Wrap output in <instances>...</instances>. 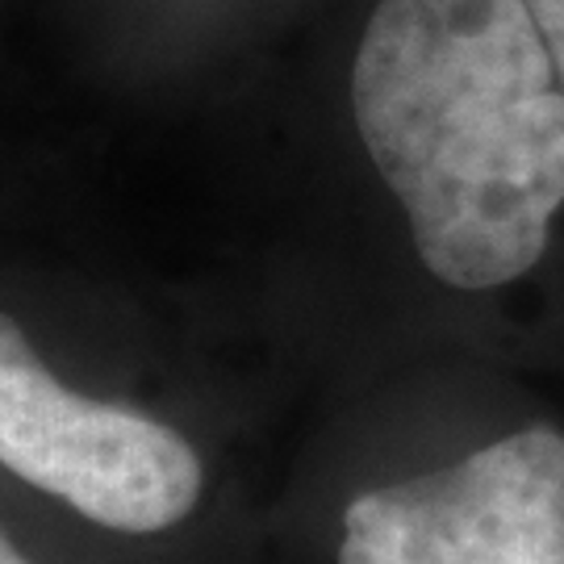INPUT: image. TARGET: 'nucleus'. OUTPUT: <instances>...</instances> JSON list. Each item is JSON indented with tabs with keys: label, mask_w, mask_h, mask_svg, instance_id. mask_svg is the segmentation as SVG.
<instances>
[{
	"label": "nucleus",
	"mask_w": 564,
	"mask_h": 564,
	"mask_svg": "<svg viewBox=\"0 0 564 564\" xmlns=\"http://www.w3.org/2000/svg\"><path fill=\"white\" fill-rule=\"evenodd\" d=\"M0 564H30V561H25V556L18 552V547H13L9 540H4V531H0Z\"/></svg>",
	"instance_id": "5"
},
{
	"label": "nucleus",
	"mask_w": 564,
	"mask_h": 564,
	"mask_svg": "<svg viewBox=\"0 0 564 564\" xmlns=\"http://www.w3.org/2000/svg\"><path fill=\"white\" fill-rule=\"evenodd\" d=\"M0 464L109 531H163L202 498L197 447L130 405L72 393L0 314Z\"/></svg>",
	"instance_id": "2"
},
{
	"label": "nucleus",
	"mask_w": 564,
	"mask_h": 564,
	"mask_svg": "<svg viewBox=\"0 0 564 564\" xmlns=\"http://www.w3.org/2000/svg\"><path fill=\"white\" fill-rule=\"evenodd\" d=\"M351 118L435 281L494 293L540 268L564 214V88L527 0H377Z\"/></svg>",
	"instance_id": "1"
},
{
	"label": "nucleus",
	"mask_w": 564,
	"mask_h": 564,
	"mask_svg": "<svg viewBox=\"0 0 564 564\" xmlns=\"http://www.w3.org/2000/svg\"><path fill=\"white\" fill-rule=\"evenodd\" d=\"M339 564H564V431L531 423L464 460L364 489Z\"/></svg>",
	"instance_id": "3"
},
{
	"label": "nucleus",
	"mask_w": 564,
	"mask_h": 564,
	"mask_svg": "<svg viewBox=\"0 0 564 564\" xmlns=\"http://www.w3.org/2000/svg\"><path fill=\"white\" fill-rule=\"evenodd\" d=\"M531 18L544 34L547 51H552V63H556V76H561L564 88V0H527Z\"/></svg>",
	"instance_id": "4"
}]
</instances>
